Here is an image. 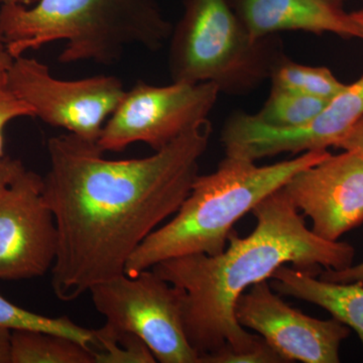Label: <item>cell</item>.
I'll use <instances>...</instances> for the list:
<instances>
[{"instance_id":"5b68a950","label":"cell","mask_w":363,"mask_h":363,"mask_svg":"<svg viewBox=\"0 0 363 363\" xmlns=\"http://www.w3.org/2000/svg\"><path fill=\"white\" fill-rule=\"evenodd\" d=\"M169 38L173 82L212 83L227 95H245L271 78L285 56L279 35L255 39L227 0H182Z\"/></svg>"},{"instance_id":"52a82bcc","label":"cell","mask_w":363,"mask_h":363,"mask_svg":"<svg viewBox=\"0 0 363 363\" xmlns=\"http://www.w3.org/2000/svg\"><path fill=\"white\" fill-rule=\"evenodd\" d=\"M219 94L212 83L136 81L105 123L97 145L102 152H118L143 143L157 152L207 119Z\"/></svg>"},{"instance_id":"4316f807","label":"cell","mask_w":363,"mask_h":363,"mask_svg":"<svg viewBox=\"0 0 363 363\" xmlns=\"http://www.w3.org/2000/svg\"><path fill=\"white\" fill-rule=\"evenodd\" d=\"M351 16H352L353 20L357 21L358 25L363 28V7L362 9H358V11H352Z\"/></svg>"},{"instance_id":"603a6c76","label":"cell","mask_w":363,"mask_h":363,"mask_svg":"<svg viewBox=\"0 0 363 363\" xmlns=\"http://www.w3.org/2000/svg\"><path fill=\"white\" fill-rule=\"evenodd\" d=\"M319 278L324 281H334V283H363V262L358 264H351L344 269H322Z\"/></svg>"},{"instance_id":"3957f363","label":"cell","mask_w":363,"mask_h":363,"mask_svg":"<svg viewBox=\"0 0 363 363\" xmlns=\"http://www.w3.org/2000/svg\"><path fill=\"white\" fill-rule=\"evenodd\" d=\"M173 28L156 0H38L0 7V39L14 59L64 40L60 63L113 65L128 45L159 51Z\"/></svg>"},{"instance_id":"2e32d148","label":"cell","mask_w":363,"mask_h":363,"mask_svg":"<svg viewBox=\"0 0 363 363\" xmlns=\"http://www.w3.org/2000/svg\"><path fill=\"white\" fill-rule=\"evenodd\" d=\"M272 87L281 88L308 95V96L331 100L345 89L326 67H312L296 63L284 56L272 72Z\"/></svg>"},{"instance_id":"ba28073f","label":"cell","mask_w":363,"mask_h":363,"mask_svg":"<svg viewBox=\"0 0 363 363\" xmlns=\"http://www.w3.org/2000/svg\"><path fill=\"white\" fill-rule=\"evenodd\" d=\"M9 84L35 117L96 143L126 91L121 79L112 75L60 80L49 67L25 55L14 59Z\"/></svg>"},{"instance_id":"8fae6325","label":"cell","mask_w":363,"mask_h":363,"mask_svg":"<svg viewBox=\"0 0 363 363\" xmlns=\"http://www.w3.org/2000/svg\"><path fill=\"white\" fill-rule=\"evenodd\" d=\"M57 250L58 230L43 197V177L26 169L0 199V279L45 276Z\"/></svg>"},{"instance_id":"277c9868","label":"cell","mask_w":363,"mask_h":363,"mask_svg":"<svg viewBox=\"0 0 363 363\" xmlns=\"http://www.w3.org/2000/svg\"><path fill=\"white\" fill-rule=\"evenodd\" d=\"M329 155L328 150H314L267 166L225 156L214 172L198 175L171 220L147 236L131 255L125 274L133 277L164 260L185 255H219L228 245L236 222L298 172Z\"/></svg>"},{"instance_id":"30bf717a","label":"cell","mask_w":363,"mask_h":363,"mask_svg":"<svg viewBox=\"0 0 363 363\" xmlns=\"http://www.w3.org/2000/svg\"><path fill=\"white\" fill-rule=\"evenodd\" d=\"M240 326L257 332L286 362L338 363L350 328L335 318L308 316L286 304L269 281L247 289L236 301Z\"/></svg>"},{"instance_id":"d6986e66","label":"cell","mask_w":363,"mask_h":363,"mask_svg":"<svg viewBox=\"0 0 363 363\" xmlns=\"http://www.w3.org/2000/svg\"><path fill=\"white\" fill-rule=\"evenodd\" d=\"M91 348L95 352V363L157 362L149 346L138 336L107 323L94 330Z\"/></svg>"},{"instance_id":"7402d4cb","label":"cell","mask_w":363,"mask_h":363,"mask_svg":"<svg viewBox=\"0 0 363 363\" xmlns=\"http://www.w3.org/2000/svg\"><path fill=\"white\" fill-rule=\"evenodd\" d=\"M25 169V166L20 160L6 155L0 157V199L6 194L9 186Z\"/></svg>"},{"instance_id":"6da1fadb","label":"cell","mask_w":363,"mask_h":363,"mask_svg":"<svg viewBox=\"0 0 363 363\" xmlns=\"http://www.w3.org/2000/svg\"><path fill=\"white\" fill-rule=\"evenodd\" d=\"M212 131L205 119L152 156L130 160L106 159L96 143L72 133L50 138L43 197L58 230L52 286L59 300L125 272L133 252L188 197Z\"/></svg>"},{"instance_id":"9a60e30c","label":"cell","mask_w":363,"mask_h":363,"mask_svg":"<svg viewBox=\"0 0 363 363\" xmlns=\"http://www.w3.org/2000/svg\"><path fill=\"white\" fill-rule=\"evenodd\" d=\"M11 363H95V352L75 339L51 332L13 330Z\"/></svg>"},{"instance_id":"e0dca14e","label":"cell","mask_w":363,"mask_h":363,"mask_svg":"<svg viewBox=\"0 0 363 363\" xmlns=\"http://www.w3.org/2000/svg\"><path fill=\"white\" fill-rule=\"evenodd\" d=\"M329 101L294 91L272 87L264 106L253 116L267 125L292 128L311 121L323 111Z\"/></svg>"},{"instance_id":"ffe728a7","label":"cell","mask_w":363,"mask_h":363,"mask_svg":"<svg viewBox=\"0 0 363 363\" xmlns=\"http://www.w3.org/2000/svg\"><path fill=\"white\" fill-rule=\"evenodd\" d=\"M14 58L0 39V157L4 156V131L7 124L20 117H35L32 107L11 89L9 72Z\"/></svg>"},{"instance_id":"4fadbf2b","label":"cell","mask_w":363,"mask_h":363,"mask_svg":"<svg viewBox=\"0 0 363 363\" xmlns=\"http://www.w3.org/2000/svg\"><path fill=\"white\" fill-rule=\"evenodd\" d=\"M255 39L281 32L332 33L363 40V28L340 0H227Z\"/></svg>"},{"instance_id":"8992f818","label":"cell","mask_w":363,"mask_h":363,"mask_svg":"<svg viewBox=\"0 0 363 363\" xmlns=\"http://www.w3.org/2000/svg\"><path fill=\"white\" fill-rule=\"evenodd\" d=\"M98 313L114 328L131 332L149 346L157 362L199 363L184 326V295L152 269L123 274L89 291Z\"/></svg>"},{"instance_id":"9c48e42d","label":"cell","mask_w":363,"mask_h":363,"mask_svg":"<svg viewBox=\"0 0 363 363\" xmlns=\"http://www.w3.org/2000/svg\"><path fill=\"white\" fill-rule=\"evenodd\" d=\"M363 116V75L346 85L323 111L302 125L277 128L260 123L253 114L236 111L221 131L225 156L257 162L290 152L301 155L328 150L337 145Z\"/></svg>"},{"instance_id":"44dd1931","label":"cell","mask_w":363,"mask_h":363,"mask_svg":"<svg viewBox=\"0 0 363 363\" xmlns=\"http://www.w3.org/2000/svg\"><path fill=\"white\" fill-rule=\"evenodd\" d=\"M199 363H288L260 336L252 347L240 351L222 346L220 350L200 357Z\"/></svg>"},{"instance_id":"83f0119b","label":"cell","mask_w":363,"mask_h":363,"mask_svg":"<svg viewBox=\"0 0 363 363\" xmlns=\"http://www.w3.org/2000/svg\"><path fill=\"white\" fill-rule=\"evenodd\" d=\"M340 1H342L343 4H345L346 1H348V0H340Z\"/></svg>"},{"instance_id":"cb8c5ba5","label":"cell","mask_w":363,"mask_h":363,"mask_svg":"<svg viewBox=\"0 0 363 363\" xmlns=\"http://www.w3.org/2000/svg\"><path fill=\"white\" fill-rule=\"evenodd\" d=\"M337 149L353 150L363 156V116L335 145Z\"/></svg>"},{"instance_id":"d4e9b609","label":"cell","mask_w":363,"mask_h":363,"mask_svg":"<svg viewBox=\"0 0 363 363\" xmlns=\"http://www.w3.org/2000/svg\"><path fill=\"white\" fill-rule=\"evenodd\" d=\"M11 330L0 328V363H11Z\"/></svg>"},{"instance_id":"7c38bea8","label":"cell","mask_w":363,"mask_h":363,"mask_svg":"<svg viewBox=\"0 0 363 363\" xmlns=\"http://www.w3.org/2000/svg\"><path fill=\"white\" fill-rule=\"evenodd\" d=\"M283 189L323 240L338 241L363 222V156L357 152L330 154L298 172Z\"/></svg>"},{"instance_id":"7a4b0ae2","label":"cell","mask_w":363,"mask_h":363,"mask_svg":"<svg viewBox=\"0 0 363 363\" xmlns=\"http://www.w3.org/2000/svg\"><path fill=\"white\" fill-rule=\"evenodd\" d=\"M252 214L257 220L252 233L240 238L233 229L219 255L196 253L152 267L183 290L186 335L199 360L224 345L240 351L259 340L236 320V301L255 284L271 279L279 267L292 264L319 274L322 267L339 271L353 264L354 247L313 233L283 187L259 202Z\"/></svg>"},{"instance_id":"ac0fdd59","label":"cell","mask_w":363,"mask_h":363,"mask_svg":"<svg viewBox=\"0 0 363 363\" xmlns=\"http://www.w3.org/2000/svg\"><path fill=\"white\" fill-rule=\"evenodd\" d=\"M0 328L9 330H33L51 332L75 339L86 346L92 345L94 330L84 328L72 321L70 318L43 316L23 309L0 295Z\"/></svg>"},{"instance_id":"484cf974","label":"cell","mask_w":363,"mask_h":363,"mask_svg":"<svg viewBox=\"0 0 363 363\" xmlns=\"http://www.w3.org/2000/svg\"><path fill=\"white\" fill-rule=\"evenodd\" d=\"M38 0H0L1 4H16V6H30Z\"/></svg>"},{"instance_id":"5bb4252c","label":"cell","mask_w":363,"mask_h":363,"mask_svg":"<svg viewBox=\"0 0 363 363\" xmlns=\"http://www.w3.org/2000/svg\"><path fill=\"white\" fill-rule=\"evenodd\" d=\"M272 290L323 308L332 317L357 332L363 347V283L324 281L311 272L279 267L271 277Z\"/></svg>"}]
</instances>
